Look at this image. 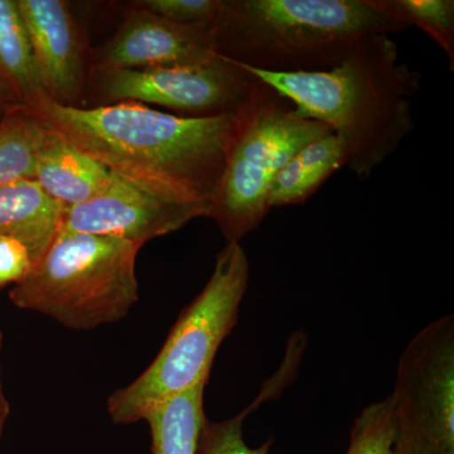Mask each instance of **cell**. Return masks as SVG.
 Wrapping results in <instances>:
<instances>
[{
  "label": "cell",
  "instance_id": "15",
  "mask_svg": "<svg viewBox=\"0 0 454 454\" xmlns=\"http://www.w3.org/2000/svg\"><path fill=\"white\" fill-rule=\"evenodd\" d=\"M346 166L345 149L336 134L309 143L278 173L269 191V208L306 202L337 169Z\"/></svg>",
  "mask_w": 454,
  "mask_h": 454
},
{
  "label": "cell",
  "instance_id": "3",
  "mask_svg": "<svg viewBox=\"0 0 454 454\" xmlns=\"http://www.w3.org/2000/svg\"><path fill=\"white\" fill-rule=\"evenodd\" d=\"M217 53L250 70H333L366 35L406 27L382 0H220L212 23Z\"/></svg>",
  "mask_w": 454,
  "mask_h": 454
},
{
  "label": "cell",
  "instance_id": "24",
  "mask_svg": "<svg viewBox=\"0 0 454 454\" xmlns=\"http://www.w3.org/2000/svg\"><path fill=\"white\" fill-rule=\"evenodd\" d=\"M9 109L3 106V104H0V121H2L3 116H4V114L8 112Z\"/></svg>",
  "mask_w": 454,
  "mask_h": 454
},
{
  "label": "cell",
  "instance_id": "2",
  "mask_svg": "<svg viewBox=\"0 0 454 454\" xmlns=\"http://www.w3.org/2000/svg\"><path fill=\"white\" fill-rule=\"evenodd\" d=\"M244 68L291 100L301 116L327 125L342 142L345 167L358 178H369L413 131L411 98L422 76L400 61L390 35L361 38L339 66L322 73Z\"/></svg>",
  "mask_w": 454,
  "mask_h": 454
},
{
  "label": "cell",
  "instance_id": "6",
  "mask_svg": "<svg viewBox=\"0 0 454 454\" xmlns=\"http://www.w3.org/2000/svg\"><path fill=\"white\" fill-rule=\"evenodd\" d=\"M331 133L327 125L301 116L291 100L258 79L236 113L225 169L208 215L227 243H240L258 229L270 211L269 191L278 173L303 146Z\"/></svg>",
  "mask_w": 454,
  "mask_h": 454
},
{
  "label": "cell",
  "instance_id": "20",
  "mask_svg": "<svg viewBox=\"0 0 454 454\" xmlns=\"http://www.w3.org/2000/svg\"><path fill=\"white\" fill-rule=\"evenodd\" d=\"M244 415L211 422L206 419L200 433L196 454H269L271 441L262 447L250 448L243 437Z\"/></svg>",
  "mask_w": 454,
  "mask_h": 454
},
{
  "label": "cell",
  "instance_id": "9",
  "mask_svg": "<svg viewBox=\"0 0 454 454\" xmlns=\"http://www.w3.org/2000/svg\"><path fill=\"white\" fill-rule=\"evenodd\" d=\"M217 56L214 26L170 22L131 4L92 65L121 70L186 67Z\"/></svg>",
  "mask_w": 454,
  "mask_h": 454
},
{
  "label": "cell",
  "instance_id": "18",
  "mask_svg": "<svg viewBox=\"0 0 454 454\" xmlns=\"http://www.w3.org/2000/svg\"><path fill=\"white\" fill-rule=\"evenodd\" d=\"M391 16L409 28L414 26L426 32L450 59L454 70L453 0H382Z\"/></svg>",
  "mask_w": 454,
  "mask_h": 454
},
{
  "label": "cell",
  "instance_id": "14",
  "mask_svg": "<svg viewBox=\"0 0 454 454\" xmlns=\"http://www.w3.org/2000/svg\"><path fill=\"white\" fill-rule=\"evenodd\" d=\"M44 95L17 0H0V103L31 109Z\"/></svg>",
  "mask_w": 454,
  "mask_h": 454
},
{
  "label": "cell",
  "instance_id": "1",
  "mask_svg": "<svg viewBox=\"0 0 454 454\" xmlns=\"http://www.w3.org/2000/svg\"><path fill=\"white\" fill-rule=\"evenodd\" d=\"M31 110L118 177L210 215L236 113L190 118L138 103L66 106L46 95Z\"/></svg>",
  "mask_w": 454,
  "mask_h": 454
},
{
  "label": "cell",
  "instance_id": "26",
  "mask_svg": "<svg viewBox=\"0 0 454 454\" xmlns=\"http://www.w3.org/2000/svg\"><path fill=\"white\" fill-rule=\"evenodd\" d=\"M0 104H2V103H0ZM7 109H8V107H7Z\"/></svg>",
  "mask_w": 454,
  "mask_h": 454
},
{
  "label": "cell",
  "instance_id": "7",
  "mask_svg": "<svg viewBox=\"0 0 454 454\" xmlns=\"http://www.w3.org/2000/svg\"><path fill=\"white\" fill-rule=\"evenodd\" d=\"M394 453L454 454V318L426 325L397 364Z\"/></svg>",
  "mask_w": 454,
  "mask_h": 454
},
{
  "label": "cell",
  "instance_id": "8",
  "mask_svg": "<svg viewBox=\"0 0 454 454\" xmlns=\"http://www.w3.org/2000/svg\"><path fill=\"white\" fill-rule=\"evenodd\" d=\"M258 79L223 56L186 67L121 70L91 65L86 89L97 106L138 103L167 107L181 116L212 118L238 113Z\"/></svg>",
  "mask_w": 454,
  "mask_h": 454
},
{
  "label": "cell",
  "instance_id": "17",
  "mask_svg": "<svg viewBox=\"0 0 454 454\" xmlns=\"http://www.w3.org/2000/svg\"><path fill=\"white\" fill-rule=\"evenodd\" d=\"M52 128L28 107L9 109L0 121V187L33 178Z\"/></svg>",
  "mask_w": 454,
  "mask_h": 454
},
{
  "label": "cell",
  "instance_id": "4",
  "mask_svg": "<svg viewBox=\"0 0 454 454\" xmlns=\"http://www.w3.org/2000/svg\"><path fill=\"white\" fill-rule=\"evenodd\" d=\"M142 245L59 231L9 298L70 330L89 331L124 318L139 300L137 256Z\"/></svg>",
  "mask_w": 454,
  "mask_h": 454
},
{
  "label": "cell",
  "instance_id": "5",
  "mask_svg": "<svg viewBox=\"0 0 454 454\" xmlns=\"http://www.w3.org/2000/svg\"><path fill=\"white\" fill-rule=\"evenodd\" d=\"M247 283V254L240 243H227L205 288L179 316L151 366L107 400L114 423L139 422L151 406L208 380L217 349L238 321Z\"/></svg>",
  "mask_w": 454,
  "mask_h": 454
},
{
  "label": "cell",
  "instance_id": "22",
  "mask_svg": "<svg viewBox=\"0 0 454 454\" xmlns=\"http://www.w3.org/2000/svg\"><path fill=\"white\" fill-rule=\"evenodd\" d=\"M31 268V255L25 245L16 239L0 236V288L20 282Z\"/></svg>",
  "mask_w": 454,
  "mask_h": 454
},
{
  "label": "cell",
  "instance_id": "16",
  "mask_svg": "<svg viewBox=\"0 0 454 454\" xmlns=\"http://www.w3.org/2000/svg\"><path fill=\"white\" fill-rule=\"evenodd\" d=\"M207 381L158 403L143 415L151 427L152 454H196L205 423L203 395Z\"/></svg>",
  "mask_w": 454,
  "mask_h": 454
},
{
  "label": "cell",
  "instance_id": "19",
  "mask_svg": "<svg viewBox=\"0 0 454 454\" xmlns=\"http://www.w3.org/2000/svg\"><path fill=\"white\" fill-rule=\"evenodd\" d=\"M345 454L394 453V419L391 397L373 403L355 420Z\"/></svg>",
  "mask_w": 454,
  "mask_h": 454
},
{
  "label": "cell",
  "instance_id": "25",
  "mask_svg": "<svg viewBox=\"0 0 454 454\" xmlns=\"http://www.w3.org/2000/svg\"><path fill=\"white\" fill-rule=\"evenodd\" d=\"M2 343H3V334H2V333H0V348H2Z\"/></svg>",
  "mask_w": 454,
  "mask_h": 454
},
{
  "label": "cell",
  "instance_id": "13",
  "mask_svg": "<svg viewBox=\"0 0 454 454\" xmlns=\"http://www.w3.org/2000/svg\"><path fill=\"white\" fill-rule=\"evenodd\" d=\"M65 208L35 179L12 182L0 187V236L25 245L33 265L61 231Z\"/></svg>",
  "mask_w": 454,
  "mask_h": 454
},
{
  "label": "cell",
  "instance_id": "23",
  "mask_svg": "<svg viewBox=\"0 0 454 454\" xmlns=\"http://www.w3.org/2000/svg\"><path fill=\"white\" fill-rule=\"evenodd\" d=\"M9 413H11V406H9L4 387H3L2 365H0V437H2L3 429H4L5 423H7Z\"/></svg>",
  "mask_w": 454,
  "mask_h": 454
},
{
  "label": "cell",
  "instance_id": "21",
  "mask_svg": "<svg viewBox=\"0 0 454 454\" xmlns=\"http://www.w3.org/2000/svg\"><path fill=\"white\" fill-rule=\"evenodd\" d=\"M131 4L181 25H212L220 0H138Z\"/></svg>",
  "mask_w": 454,
  "mask_h": 454
},
{
  "label": "cell",
  "instance_id": "10",
  "mask_svg": "<svg viewBox=\"0 0 454 454\" xmlns=\"http://www.w3.org/2000/svg\"><path fill=\"white\" fill-rule=\"evenodd\" d=\"M199 217L207 215L200 208L166 201L116 176L106 192L65 208L61 231L110 236L143 247Z\"/></svg>",
  "mask_w": 454,
  "mask_h": 454
},
{
  "label": "cell",
  "instance_id": "11",
  "mask_svg": "<svg viewBox=\"0 0 454 454\" xmlns=\"http://www.w3.org/2000/svg\"><path fill=\"white\" fill-rule=\"evenodd\" d=\"M42 85L57 104L76 106L88 73L79 27L62 0H17Z\"/></svg>",
  "mask_w": 454,
  "mask_h": 454
},
{
  "label": "cell",
  "instance_id": "12",
  "mask_svg": "<svg viewBox=\"0 0 454 454\" xmlns=\"http://www.w3.org/2000/svg\"><path fill=\"white\" fill-rule=\"evenodd\" d=\"M32 179L47 195L67 208L106 192L116 175L52 128L38 155Z\"/></svg>",
  "mask_w": 454,
  "mask_h": 454
}]
</instances>
